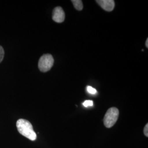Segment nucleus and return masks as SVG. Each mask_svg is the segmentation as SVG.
Wrapping results in <instances>:
<instances>
[{
	"instance_id": "1",
	"label": "nucleus",
	"mask_w": 148,
	"mask_h": 148,
	"mask_svg": "<svg viewBox=\"0 0 148 148\" xmlns=\"http://www.w3.org/2000/svg\"><path fill=\"white\" fill-rule=\"evenodd\" d=\"M16 127L18 132L23 136L32 141L36 139L37 136L35 132L32 123L25 119H19L16 122Z\"/></svg>"
},
{
	"instance_id": "2",
	"label": "nucleus",
	"mask_w": 148,
	"mask_h": 148,
	"mask_svg": "<svg viewBox=\"0 0 148 148\" xmlns=\"http://www.w3.org/2000/svg\"><path fill=\"white\" fill-rule=\"evenodd\" d=\"M119 115L118 109L112 107L106 111L104 117V124L107 128H111L116 122Z\"/></svg>"
},
{
	"instance_id": "3",
	"label": "nucleus",
	"mask_w": 148,
	"mask_h": 148,
	"mask_svg": "<svg viewBox=\"0 0 148 148\" xmlns=\"http://www.w3.org/2000/svg\"><path fill=\"white\" fill-rule=\"evenodd\" d=\"M54 64V59L51 54H44L40 58L38 66L40 70L43 73L47 72L52 68Z\"/></svg>"
},
{
	"instance_id": "4",
	"label": "nucleus",
	"mask_w": 148,
	"mask_h": 148,
	"mask_svg": "<svg viewBox=\"0 0 148 148\" xmlns=\"http://www.w3.org/2000/svg\"><path fill=\"white\" fill-rule=\"evenodd\" d=\"M65 13L62 7H57L54 9L52 16L54 21L59 23H62L65 20Z\"/></svg>"
},
{
	"instance_id": "5",
	"label": "nucleus",
	"mask_w": 148,
	"mask_h": 148,
	"mask_svg": "<svg viewBox=\"0 0 148 148\" xmlns=\"http://www.w3.org/2000/svg\"><path fill=\"white\" fill-rule=\"evenodd\" d=\"M96 2L103 9L107 12L112 11L115 7V2L113 0H97Z\"/></svg>"
},
{
	"instance_id": "6",
	"label": "nucleus",
	"mask_w": 148,
	"mask_h": 148,
	"mask_svg": "<svg viewBox=\"0 0 148 148\" xmlns=\"http://www.w3.org/2000/svg\"><path fill=\"white\" fill-rule=\"evenodd\" d=\"M71 2L74 5V7L78 11H81L83 9L82 1L81 0H72Z\"/></svg>"
},
{
	"instance_id": "7",
	"label": "nucleus",
	"mask_w": 148,
	"mask_h": 148,
	"mask_svg": "<svg viewBox=\"0 0 148 148\" xmlns=\"http://www.w3.org/2000/svg\"><path fill=\"white\" fill-rule=\"evenodd\" d=\"M87 90L89 93L92 94V95H95L97 93V91L95 88H94L93 87L90 86H88L87 87Z\"/></svg>"
},
{
	"instance_id": "8",
	"label": "nucleus",
	"mask_w": 148,
	"mask_h": 148,
	"mask_svg": "<svg viewBox=\"0 0 148 148\" xmlns=\"http://www.w3.org/2000/svg\"><path fill=\"white\" fill-rule=\"evenodd\" d=\"M83 105L86 108H87L88 106H93V101H90V100L86 101L84 102Z\"/></svg>"
},
{
	"instance_id": "9",
	"label": "nucleus",
	"mask_w": 148,
	"mask_h": 148,
	"mask_svg": "<svg viewBox=\"0 0 148 148\" xmlns=\"http://www.w3.org/2000/svg\"><path fill=\"white\" fill-rule=\"evenodd\" d=\"M4 55H5L4 49L1 46H0V63L3 60L4 58Z\"/></svg>"
},
{
	"instance_id": "10",
	"label": "nucleus",
	"mask_w": 148,
	"mask_h": 148,
	"mask_svg": "<svg viewBox=\"0 0 148 148\" xmlns=\"http://www.w3.org/2000/svg\"><path fill=\"white\" fill-rule=\"evenodd\" d=\"M144 135L148 137V124L147 123L145 126L144 127Z\"/></svg>"
},
{
	"instance_id": "11",
	"label": "nucleus",
	"mask_w": 148,
	"mask_h": 148,
	"mask_svg": "<svg viewBox=\"0 0 148 148\" xmlns=\"http://www.w3.org/2000/svg\"><path fill=\"white\" fill-rule=\"evenodd\" d=\"M145 46H146L147 48H148V38H147V40H146V42H145Z\"/></svg>"
}]
</instances>
